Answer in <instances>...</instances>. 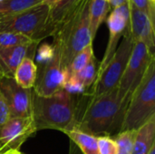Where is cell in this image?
Returning <instances> with one entry per match:
<instances>
[{
  "label": "cell",
  "instance_id": "obj_1",
  "mask_svg": "<svg viewBox=\"0 0 155 154\" xmlns=\"http://www.w3.org/2000/svg\"><path fill=\"white\" fill-rule=\"evenodd\" d=\"M127 105L117 86L99 95L80 94L74 129L94 137L115 136L121 132Z\"/></svg>",
  "mask_w": 155,
  "mask_h": 154
},
{
  "label": "cell",
  "instance_id": "obj_2",
  "mask_svg": "<svg viewBox=\"0 0 155 154\" xmlns=\"http://www.w3.org/2000/svg\"><path fill=\"white\" fill-rule=\"evenodd\" d=\"M89 1L78 0L54 34L53 46L64 70L68 71L73 58L84 48L93 44L94 38L89 26Z\"/></svg>",
  "mask_w": 155,
  "mask_h": 154
},
{
  "label": "cell",
  "instance_id": "obj_3",
  "mask_svg": "<svg viewBox=\"0 0 155 154\" xmlns=\"http://www.w3.org/2000/svg\"><path fill=\"white\" fill-rule=\"evenodd\" d=\"M79 95L61 90L50 96H40L32 90L31 116L36 131L52 129L66 133L74 130Z\"/></svg>",
  "mask_w": 155,
  "mask_h": 154
},
{
  "label": "cell",
  "instance_id": "obj_4",
  "mask_svg": "<svg viewBox=\"0 0 155 154\" xmlns=\"http://www.w3.org/2000/svg\"><path fill=\"white\" fill-rule=\"evenodd\" d=\"M155 116V60L148 66L128 103L121 132L136 131Z\"/></svg>",
  "mask_w": 155,
  "mask_h": 154
},
{
  "label": "cell",
  "instance_id": "obj_5",
  "mask_svg": "<svg viewBox=\"0 0 155 154\" xmlns=\"http://www.w3.org/2000/svg\"><path fill=\"white\" fill-rule=\"evenodd\" d=\"M134 43V41L133 40L128 27L111 60L96 77L94 84L86 92V94L99 95L115 88L118 85L131 55Z\"/></svg>",
  "mask_w": 155,
  "mask_h": 154
},
{
  "label": "cell",
  "instance_id": "obj_6",
  "mask_svg": "<svg viewBox=\"0 0 155 154\" xmlns=\"http://www.w3.org/2000/svg\"><path fill=\"white\" fill-rule=\"evenodd\" d=\"M50 6L40 3L23 12L0 20V33L24 34L35 42L40 43V35L47 20Z\"/></svg>",
  "mask_w": 155,
  "mask_h": 154
},
{
  "label": "cell",
  "instance_id": "obj_7",
  "mask_svg": "<svg viewBox=\"0 0 155 154\" xmlns=\"http://www.w3.org/2000/svg\"><path fill=\"white\" fill-rule=\"evenodd\" d=\"M155 60V54L142 42H134L125 70L118 83L119 96L129 103L130 98L141 83L148 66Z\"/></svg>",
  "mask_w": 155,
  "mask_h": 154
},
{
  "label": "cell",
  "instance_id": "obj_8",
  "mask_svg": "<svg viewBox=\"0 0 155 154\" xmlns=\"http://www.w3.org/2000/svg\"><path fill=\"white\" fill-rule=\"evenodd\" d=\"M69 76L66 70L61 66L60 60L56 50L53 58L45 64L37 67V75L33 92L40 96H50L63 90L65 79Z\"/></svg>",
  "mask_w": 155,
  "mask_h": 154
},
{
  "label": "cell",
  "instance_id": "obj_9",
  "mask_svg": "<svg viewBox=\"0 0 155 154\" xmlns=\"http://www.w3.org/2000/svg\"><path fill=\"white\" fill-rule=\"evenodd\" d=\"M0 93L8 107L10 118L31 116L32 89L20 87L14 78L0 77Z\"/></svg>",
  "mask_w": 155,
  "mask_h": 154
},
{
  "label": "cell",
  "instance_id": "obj_10",
  "mask_svg": "<svg viewBox=\"0 0 155 154\" xmlns=\"http://www.w3.org/2000/svg\"><path fill=\"white\" fill-rule=\"evenodd\" d=\"M107 19V25L109 28V39L106 46V50L103 60L99 63L96 77L104 69L106 64L111 60L114 52L117 49L121 37L124 34L127 28L129 27L130 19V9L129 3L112 10Z\"/></svg>",
  "mask_w": 155,
  "mask_h": 154
},
{
  "label": "cell",
  "instance_id": "obj_11",
  "mask_svg": "<svg viewBox=\"0 0 155 154\" xmlns=\"http://www.w3.org/2000/svg\"><path fill=\"white\" fill-rule=\"evenodd\" d=\"M36 132L32 116L9 118L0 126V141L9 150H19L20 146Z\"/></svg>",
  "mask_w": 155,
  "mask_h": 154
},
{
  "label": "cell",
  "instance_id": "obj_12",
  "mask_svg": "<svg viewBox=\"0 0 155 154\" xmlns=\"http://www.w3.org/2000/svg\"><path fill=\"white\" fill-rule=\"evenodd\" d=\"M129 29L134 42H142L154 54L155 26L152 19L129 2Z\"/></svg>",
  "mask_w": 155,
  "mask_h": 154
},
{
  "label": "cell",
  "instance_id": "obj_13",
  "mask_svg": "<svg viewBox=\"0 0 155 154\" xmlns=\"http://www.w3.org/2000/svg\"><path fill=\"white\" fill-rule=\"evenodd\" d=\"M39 43L29 44L0 49V77L14 78L15 72L22 61L28 57L34 59Z\"/></svg>",
  "mask_w": 155,
  "mask_h": 154
},
{
  "label": "cell",
  "instance_id": "obj_14",
  "mask_svg": "<svg viewBox=\"0 0 155 154\" xmlns=\"http://www.w3.org/2000/svg\"><path fill=\"white\" fill-rule=\"evenodd\" d=\"M155 145V116L135 132L132 154H148Z\"/></svg>",
  "mask_w": 155,
  "mask_h": 154
},
{
  "label": "cell",
  "instance_id": "obj_15",
  "mask_svg": "<svg viewBox=\"0 0 155 154\" xmlns=\"http://www.w3.org/2000/svg\"><path fill=\"white\" fill-rule=\"evenodd\" d=\"M37 75V65L31 58H25L16 68L14 80L24 89H33Z\"/></svg>",
  "mask_w": 155,
  "mask_h": 154
},
{
  "label": "cell",
  "instance_id": "obj_16",
  "mask_svg": "<svg viewBox=\"0 0 155 154\" xmlns=\"http://www.w3.org/2000/svg\"><path fill=\"white\" fill-rule=\"evenodd\" d=\"M111 10V6L107 0H90L88 15H89V26L93 38L94 39L97 30L103 22L106 19L108 13Z\"/></svg>",
  "mask_w": 155,
  "mask_h": 154
},
{
  "label": "cell",
  "instance_id": "obj_17",
  "mask_svg": "<svg viewBox=\"0 0 155 154\" xmlns=\"http://www.w3.org/2000/svg\"><path fill=\"white\" fill-rule=\"evenodd\" d=\"M64 133L70 139L71 144H74V150H78L80 154H100L97 145V137L75 129Z\"/></svg>",
  "mask_w": 155,
  "mask_h": 154
},
{
  "label": "cell",
  "instance_id": "obj_18",
  "mask_svg": "<svg viewBox=\"0 0 155 154\" xmlns=\"http://www.w3.org/2000/svg\"><path fill=\"white\" fill-rule=\"evenodd\" d=\"M43 0H0V20L33 7Z\"/></svg>",
  "mask_w": 155,
  "mask_h": 154
},
{
  "label": "cell",
  "instance_id": "obj_19",
  "mask_svg": "<svg viewBox=\"0 0 155 154\" xmlns=\"http://www.w3.org/2000/svg\"><path fill=\"white\" fill-rule=\"evenodd\" d=\"M98 67H99V63L97 62L95 56L94 55L90 60V62L81 71L71 75H73L79 83H81L88 91L95 82Z\"/></svg>",
  "mask_w": 155,
  "mask_h": 154
},
{
  "label": "cell",
  "instance_id": "obj_20",
  "mask_svg": "<svg viewBox=\"0 0 155 154\" xmlns=\"http://www.w3.org/2000/svg\"><path fill=\"white\" fill-rule=\"evenodd\" d=\"M94 49H93V44H90L84 48L82 51H80L72 60L69 68H68V74L69 75L74 74L81 71L92 59L94 56Z\"/></svg>",
  "mask_w": 155,
  "mask_h": 154
},
{
  "label": "cell",
  "instance_id": "obj_21",
  "mask_svg": "<svg viewBox=\"0 0 155 154\" xmlns=\"http://www.w3.org/2000/svg\"><path fill=\"white\" fill-rule=\"evenodd\" d=\"M136 131L120 132L114 136V141L118 146V154H132Z\"/></svg>",
  "mask_w": 155,
  "mask_h": 154
},
{
  "label": "cell",
  "instance_id": "obj_22",
  "mask_svg": "<svg viewBox=\"0 0 155 154\" xmlns=\"http://www.w3.org/2000/svg\"><path fill=\"white\" fill-rule=\"evenodd\" d=\"M35 42L29 37L15 33H0V49L22 45Z\"/></svg>",
  "mask_w": 155,
  "mask_h": 154
},
{
  "label": "cell",
  "instance_id": "obj_23",
  "mask_svg": "<svg viewBox=\"0 0 155 154\" xmlns=\"http://www.w3.org/2000/svg\"><path fill=\"white\" fill-rule=\"evenodd\" d=\"M97 145L100 154H118V146L113 137H97Z\"/></svg>",
  "mask_w": 155,
  "mask_h": 154
},
{
  "label": "cell",
  "instance_id": "obj_24",
  "mask_svg": "<svg viewBox=\"0 0 155 154\" xmlns=\"http://www.w3.org/2000/svg\"><path fill=\"white\" fill-rule=\"evenodd\" d=\"M63 90L74 95L84 94V93H86L87 92L86 88L81 83H79L73 75H69L65 79L64 85H63Z\"/></svg>",
  "mask_w": 155,
  "mask_h": 154
},
{
  "label": "cell",
  "instance_id": "obj_25",
  "mask_svg": "<svg viewBox=\"0 0 155 154\" xmlns=\"http://www.w3.org/2000/svg\"><path fill=\"white\" fill-rule=\"evenodd\" d=\"M137 9L145 13L155 23V2L152 0H129Z\"/></svg>",
  "mask_w": 155,
  "mask_h": 154
},
{
  "label": "cell",
  "instance_id": "obj_26",
  "mask_svg": "<svg viewBox=\"0 0 155 154\" xmlns=\"http://www.w3.org/2000/svg\"><path fill=\"white\" fill-rule=\"evenodd\" d=\"M54 54V48L52 45H49L47 44H45L39 47L37 50V62L40 64H45L46 62L50 61Z\"/></svg>",
  "mask_w": 155,
  "mask_h": 154
},
{
  "label": "cell",
  "instance_id": "obj_27",
  "mask_svg": "<svg viewBox=\"0 0 155 154\" xmlns=\"http://www.w3.org/2000/svg\"><path fill=\"white\" fill-rule=\"evenodd\" d=\"M10 118L9 110L6 105V103L3 97V95L0 93V126L3 125L5 122L8 121Z\"/></svg>",
  "mask_w": 155,
  "mask_h": 154
},
{
  "label": "cell",
  "instance_id": "obj_28",
  "mask_svg": "<svg viewBox=\"0 0 155 154\" xmlns=\"http://www.w3.org/2000/svg\"><path fill=\"white\" fill-rule=\"evenodd\" d=\"M107 1L110 5L111 8H113V9L129 3V0H107Z\"/></svg>",
  "mask_w": 155,
  "mask_h": 154
},
{
  "label": "cell",
  "instance_id": "obj_29",
  "mask_svg": "<svg viewBox=\"0 0 155 154\" xmlns=\"http://www.w3.org/2000/svg\"><path fill=\"white\" fill-rule=\"evenodd\" d=\"M62 1H64V0H43V3L51 6V5H55L59 2H62Z\"/></svg>",
  "mask_w": 155,
  "mask_h": 154
},
{
  "label": "cell",
  "instance_id": "obj_30",
  "mask_svg": "<svg viewBox=\"0 0 155 154\" xmlns=\"http://www.w3.org/2000/svg\"><path fill=\"white\" fill-rule=\"evenodd\" d=\"M6 151H9V148H8L5 143H3L0 141V154L5 152H6Z\"/></svg>",
  "mask_w": 155,
  "mask_h": 154
},
{
  "label": "cell",
  "instance_id": "obj_31",
  "mask_svg": "<svg viewBox=\"0 0 155 154\" xmlns=\"http://www.w3.org/2000/svg\"><path fill=\"white\" fill-rule=\"evenodd\" d=\"M1 154H23L19 150H9Z\"/></svg>",
  "mask_w": 155,
  "mask_h": 154
},
{
  "label": "cell",
  "instance_id": "obj_32",
  "mask_svg": "<svg viewBox=\"0 0 155 154\" xmlns=\"http://www.w3.org/2000/svg\"><path fill=\"white\" fill-rule=\"evenodd\" d=\"M148 154H155V145L153 147H152V149L150 150V152H148Z\"/></svg>",
  "mask_w": 155,
  "mask_h": 154
},
{
  "label": "cell",
  "instance_id": "obj_33",
  "mask_svg": "<svg viewBox=\"0 0 155 154\" xmlns=\"http://www.w3.org/2000/svg\"><path fill=\"white\" fill-rule=\"evenodd\" d=\"M152 1H153V2H155V0H152Z\"/></svg>",
  "mask_w": 155,
  "mask_h": 154
}]
</instances>
